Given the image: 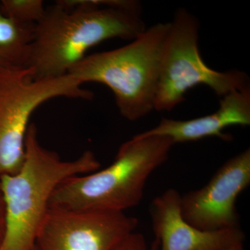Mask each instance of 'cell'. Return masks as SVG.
Here are the masks:
<instances>
[{
  "mask_svg": "<svg viewBox=\"0 0 250 250\" xmlns=\"http://www.w3.org/2000/svg\"><path fill=\"white\" fill-rule=\"evenodd\" d=\"M100 166L90 151L74 160H62L57 152L42 146L37 127L31 123L22 166L15 174L0 176L6 210V232L0 250H34L51 197L59 184L95 172Z\"/></svg>",
  "mask_w": 250,
  "mask_h": 250,
  "instance_id": "obj_2",
  "label": "cell"
},
{
  "mask_svg": "<svg viewBox=\"0 0 250 250\" xmlns=\"http://www.w3.org/2000/svg\"><path fill=\"white\" fill-rule=\"evenodd\" d=\"M174 145L166 136L136 135L122 145L106 168L59 184L49 208L125 213L142 200L148 178L167 160Z\"/></svg>",
  "mask_w": 250,
  "mask_h": 250,
  "instance_id": "obj_3",
  "label": "cell"
},
{
  "mask_svg": "<svg viewBox=\"0 0 250 250\" xmlns=\"http://www.w3.org/2000/svg\"><path fill=\"white\" fill-rule=\"evenodd\" d=\"M170 22L146 29L127 45L87 55L69 75L106 85L122 116L135 121L154 110L163 49Z\"/></svg>",
  "mask_w": 250,
  "mask_h": 250,
  "instance_id": "obj_4",
  "label": "cell"
},
{
  "mask_svg": "<svg viewBox=\"0 0 250 250\" xmlns=\"http://www.w3.org/2000/svg\"><path fill=\"white\" fill-rule=\"evenodd\" d=\"M113 250H159V243L155 239L148 245L142 234L134 231L124 238Z\"/></svg>",
  "mask_w": 250,
  "mask_h": 250,
  "instance_id": "obj_13",
  "label": "cell"
},
{
  "mask_svg": "<svg viewBox=\"0 0 250 250\" xmlns=\"http://www.w3.org/2000/svg\"><path fill=\"white\" fill-rule=\"evenodd\" d=\"M198 21L187 9L176 11L161 55L154 110L169 111L182 103L188 90L205 85L218 96L250 88L238 70L219 72L207 66L199 51Z\"/></svg>",
  "mask_w": 250,
  "mask_h": 250,
  "instance_id": "obj_5",
  "label": "cell"
},
{
  "mask_svg": "<svg viewBox=\"0 0 250 250\" xmlns=\"http://www.w3.org/2000/svg\"><path fill=\"white\" fill-rule=\"evenodd\" d=\"M6 232V210L2 193L0 189V249L4 241Z\"/></svg>",
  "mask_w": 250,
  "mask_h": 250,
  "instance_id": "obj_14",
  "label": "cell"
},
{
  "mask_svg": "<svg viewBox=\"0 0 250 250\" xmlns=\"http://www.w3.org/2000/svg\"><path fill=\"white\" fill-rule=\"evenodd\" d=\"M34 27L15 22L0 11V67H27Z\"/></svg>",
  "mask_w": 250,
  "mask_h": 250,
  "instance_id": "obj_11",
  "label": "cell"
},
{
  "mask_svg": "<svg viewBox=\"0 0 250 250\" xmlns=\"http://www.w3.org/2000/svg\"><path fill=\"white\" fill-rule=\"evenodd\" d=\"M222 250H243V243L229 247V248H225V249Z\"/></svg>",
  "mask_w": 250,
  "mask_h": 250,
  "instance_id": "obj_15",
  "label": "cell"
},
{
  "mask_svg": "<svg viewBox=\"0 0 250 250\" xmlns=\"http://www.w3.org/2000/svg\"><path fill=\"white\" fill-rule=\"evenodd\" d=\"M137 219L123 212L49 208L36 250H113L134 232Z\"/></svg>",
  "mask_w": 250,
  "mask_h": 250,
  "instance_id": "obj_7",
  "label": "cell"
},
{
  "mask_svg": "<svg viewBox=\"0 0 250 250\" xmlns=\"http://www.w3.org/2000/svg\"><path fill=\"white\" fill-rule=\"evenodd\" d=\"M222 98L218 111L212 114L187 121L164 118L155 127L138 135L166 136L174 144L208 137L230 139L223 133L226 128L250 125V88L235 90Z\"/></svg>",
  "mask_w": 250,
  "mask_h": 250,
  "instance_id": "obj_10",
  "label": "cell"
},
{
  "mask_svg": "<svg viewBox=\"0 0 250 250\" xmlns=\"http://www.w3.org/2000/svg\"><path fill=\"white\" fill-rule=\"evenodd\" d=\"M181 196L171 188L152 202V228L159 250H222L243 243L240 228L205 231L188 223L182 216Z\"/></svg>",
  "mask_w": 250,
  "mask_h": 250,
  "instance_id": "obj_9",
  "label": "cell"
},
{
  "mask_svg": "<svg viewBox=\"0 0 250 250\" xmlns=\"http://www.w3.org/2000/svg\"><path fill=\"white\" fill-rule=\"evenodd\" d=\"M42 0H1L0 11L6 17L23 24H35L45 14Z\"/></svg>",
  "mask_w": 250,
  "mask_h": 250,
  "instance_id": "obj_12",
  "label": "cell"
},
{
  "mask_svg": "<svg viewBox=\"0 0 250 250\" xmlns=\"http://www.w3.org/2000/svg\"><path fill=\"white\" fill-rule=\"evenodd\" d=\"M83 85L69 74L35 80L28 67H0V176L15 174L22 166L36 110L54 98L90 100L93 93Z\"/></svg>",
  "mask_w": 250,
  "mask_h": 250,
  "instance_id": "obj_6",
  "label": "cell"
},
{
  "mask_svg": "<svg viewBox=\"0 0 250 250\" xmlns=\"http://www.w3.org/2000/svg\"><path fill=\"white\" fill-rule=\"evenodd\" d=\"M250 184V149L229 159L205 187L181 196L182 214L205 231L239 228L236 200Z\"/></svg>",
  "mask_w": 250,
  "mask_h": 250,
  "instance_id": "obj_8",
  "label": "cell"
},
{
  "mask_svg": "<svg viewBox=\"0 0 250 250\" xmlns=\"http://www.w3.org/2000/svg\"><path fill=\"white\" fill-rule=\"evenodd\" d=\"M146 29L138 1L59 0L34 24L27 67L35 80L62 77L95 46L133 41Z\"/></svg>",
  "mask_w": 250,
  "mask_h": 250,
  "instance_id": "obj_1",
  "label": "cell"
},
{
  "mask_svg": "<svg viewBox=\"0 0 250 250\" xmlns=\"http://www.w3.org/2000/svg\"><path fill=\"white\" fill-rule=\"evenodd\" d=\"M36 250L35 248H34V250Z\"/></svg>",
  "mask_w": 250,
  "mask_h": 250,
  "instance_id": "obj_16",
  "label": "cell"
}]
</instances>
